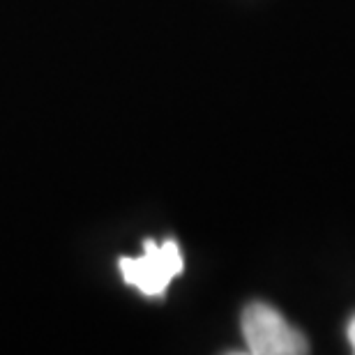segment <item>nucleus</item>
Listing matches in <instances>:
<instances>
[{"instance_id":"f257e3e1","label":"nucleus","mask_w":355,"mask_h":355,"mask_svg":"<svg viewBox=\"0 0 355 355\" xmlns=\"http://www.w3.org/2000/svg\"><path fill=\"white\" fill-rule=\"evenodd\" d=\"M243 335L254 355H304L309 351L302 332L263 302H252L243 311Z\"/></svg>"},{"instance_id":"f03ea898","label":"nucleus","mask_w":355,"mask_h":355,"mask_svg":"<svg viewBox=\"0 0 355 355\" xmlns=\"http://www.w3.org/2000/svg\"><path fill=\"white\" fill-rule=\"evenodd\" d=\"M182 252L173 240H166L164 245L146 240L141 257L120 259L123 279L137 286L144 295H162L168 284L182 272Z\"/></svg>"},{"instance_id":"7ed1b4c3","label":"nucleus","mask_w":355,"mask_h":355,"mask_svg":"<svg viewBox=\"0 0 355 355\" xmlns=\"http://www.w3.org/2000/svg\"><path fill=\"white\" fill-rule=\"evenodd\" d=\"M349 342H351L353 353H355V316H353V321H351V325H349Z\"/></svg>"}]
</instances>
